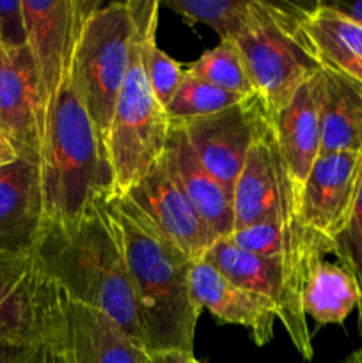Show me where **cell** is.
<instances>
[{
    "mask_svg": "<svg viewBox=\"0 0 362 363\" xmlns=\"http://www.w3.org/2000/svg\"><path fill=\"white\" fill-rule=\"evenodd\" d=\"M187 354L183 353H160V354H148L146 363H183V358Z\"/></svg>",
    "mask_w": 362,
    "mask_h": 363,
    "instance_id": "obj_31",
    "label": "cell"
},
{
    "mask_svg": "<svg viewBox=\"0 0 362 363\" xmlns=\"http://www.w3.org/2000/svg\"><path fill=\"white\" fill-rule=\"evenodd\" d=\"M362 177V152L319 155L302 188V222L334 240L346 227Z\"/></svg>",
    "mask_w": 362,
    "mask_h": 363,
    "instance_id": "obj_14",
    "label": "cell"
},
{
    "mask_svg": "<svg viewBox=\"0 0 362 363\" xmlns=\"http://www.w3.org/2000/svg\"><path fill=\"white\" fill-rule=\"evenodd\" d=\"M170 119L153 94L141 57L137 25L130 66L117 96L109 133V158L116 195H124L163 156Z\"/></svg>",
    "mask_w": 362,
    "mask_h": 363,
    "instance_id": "obj_6",
    "label": "cell"
},
{
    "mask_svg": "<svg viewBox=\"0 0 362 363\" xmlns=\"http://www.w3.org/2000/svg\"><path fill=\"white\" fill-rule=\"evenodd\" d=\"M183 363H204V362L197 360V358H195V354H187V357L183 358Z\"/></svg>",
    "mask_w": 362,
    "mask_h": 363,
    "instance_id": "obj_34",
    "label": "cell"
},
{
    "mask_svg": "<svg viewBox=\"0 0 362 363\" xmlns=\"http://www.w3.org/2000/svg\"><path fill=\"white\" fill-rule=\"evenodd\" d=\"M170 11L185 23H204L219 34L220 41H234L270 23L286 9L287 2L266 0H170Z\"/></svg>",
    "mask_w": 362,
    "mask_h": 363,
    "instance_id": "obj_22",
    "label": "cell"
},
{
    "mask_svg": "<svg viewBox=\"0 0 362 363\" xmlns=\"http://www.w3.org/2000/svg\"><path fill=\"white\" fill-rule=\"evenodd\" d=\"M302 307L318 325H341L358 307V287L341 262L316 257L305 272Z\"/></svg>",
    "mask_w": 362,
    "mask_h": 363,
    "instance_id": "obj_23",
    "label": "cell"
},
{
    "mask_svg": "<svg viewBox=\"0 0 362 363\" xmlns=\"http://www.w3.org/2000/svg\"><path fill=\"white\" fill-rule=\"evenodd\" d=\"M167 170L194 204L219 240L231 236L234 229L233 197L219 179L202 165L197 152L177 123L170 121L165 151L162 156Z\"/></svg>",
    "mask_w": 362,
    "mask_h": 363,
    "instance_id": "obj_16",
    "label": "cell"
},
{
    "mask_svg": "<svg viewBox=\"0 0 362 363\" xmlns=\"http://www.w3.org/2000/svg\"><path fill=\"white\" fill-rule=\"evenodd\" d=\"M43 222L38 165L16 160L0 169V254L34 252Z\"/></svg>",
    "mask_w": 362,
    "mask_h": 363,
    "instance_id": "obj_18",
    "label": "cell"
},
{
    "mask_svg": "<svg viewBox=\"0 0 362 363\" xmlns=\"http://www.w3.org/2000/svg\"><path fill=\"white\" fill-rule=\"evenodd\" d=\"M45 106L34 60L28 48L0 45V131L16 149L18 158L39 163Z\"/></svg>",
    "mask_w": 362,
    "mask_h": 363,
    "instance_id": "obj_13",
    "label": "cell"
},
{
    "mask_svg": "<svg viewBox=\"0 0 362 363\" xmlns=\"http://www.w3.org/2000/svg\"><path fill=\"white\" fill-rule=\"evenodd\" d=\"M319 92L322 71L309 78L280 110L273 121L277 144L286 169L297 186L304 188L305 179L319 156L322 130H319Z\"/></svg>",
    "mask_w": 362,
    "mask_h": 363,
    "instance_id": "obj_19",
    "label": "cell"
},
{
    "mask_svg": "<svg viewBox=\"0 0 362 363\" xmlns=\"http://www.w3.org/2000/svg\"><path fill=\"white\" fill-rule=\"evenodd\" d=\"M332 255L351 273L358 287V330L362 333V177L346 227L332 240Z\"/></svg>",
    "mask_w": 362,
    "mask_h": 363,
    "instance_id": "obj_26",
    "label": "cell"
},
{
    "mask_svg": "<svg viewBox=\"0 0 362 363\" xmlns=\"http://www.w3.org/2000/svg\"><path fill=\"white\" fill-rule=\"evenodd\" d=\"M16 160H20L18 158L16 149L13 147V144H11L9 140H7L6 135L0 131V169L11 165V163H14Z\"/></svg>",
    "mask_w": 362,
    "mask_h": 363,
    "instance_id": "obj_30",
    "label": "cell"
},
{
    "mask_svg": "<svg viewBox=\"0 0 362 363\" xmlns=\"http://www.w3.org/2000/svg\"><path fill=\"white\" fill-rule=\"evenodd\" d=\"M325 4L330 9L337 11V13L344 14L350 20L357 21V23L362 25V0H357V2H344V0H327Z\"/></svg>",
    "mask_w": 362,
    "mask_h": 363,
    "instance_id": "obj_29",
    "label": "cell"
},
{
    "mask_svg": "<svg viewBox=\"0 0 362 363\" xmlns=\"http://www.w3.org/2000/svg\"><path fill=\"white\" fill-rule=\"evenodd\" d=\"M263 113L265 106L261 99L251 96L222 112L172 123L180 124L202 165L233 197L234 184L241 172L245 156L254 142Z\"/></svg>",
    "mask_w": 362,
    "mask_h": 363,
    "instance_id": "obj_11",
    "label": "cell"
},
{
    "mask_svg": "<svg viewBox=\"0 0 362 363\" xmlns=\"http://www.w3.org/2000/svg\"><path fill=\"white\" fill-rule=\"evenodd\" d=\"M59 342H50V344L0 342V363H53V354H55V347Z\"/></svg>",
    "mask_w": 362,
    "mask_h": 363,
    "instance_id": "obj_28",
    "label": "cell"
},
{
    "mask_svg": "<svg viewBox=\"0 0 362 363\" xmlns=\"http://www.w3.org/2000/svg\"><path fill=\"white\" fill-rule=\"evenodd\" d=\"M302 191L290 176L268 113L259 119L254 142L233 190L234 229L240 230L273 216L302 218Z\"/></svg>",
    "mask_w": 362,
    "mask_h": 363,
    "instance_id": "obj_9",
    "label": "cell"
},
{
    "mask_svg": "<svg viewBox=\"0 0 362 363\" xmlns=\"http://www.w3.org/2000/svg\"><path fill=\"white\" fill-rule=\"evenodd\" d=\"M319 155L362 152V84L322 67Z\"/></svg>",
    "mask_w": 362,
    "mask_h": 363,
    "instance_id": "obj_20",
    "label": "cell"
},
{
    "mask_svg": "<svg viewBox=\"0 0 362 363\" xmlns=\"http://www.w3.org/2000/svg\"><path fill=\"white\" fill-rule=\"evenodd\" d=\"M202 261L209 262L241 289L272 301L277 308V319L295 350L302 358L312 360L314 347L307 315L302 307V289L283 257L251 254L222 238L209 248Z\"/></svg>",
    "mask_w": 362,
    "mask_h": 363,
    "instance_id": "obj_8",
    "label": "cell"
},
{
    "mask_svg": "<svg viewBox=\"0 0 362 363\" xmlns=\"http://www.w3.org/2000/svg\"><path fill=\"white\" fill-rule=\"evenodd\" d=\"M99 6L98 0H21L27 48L34 60L45 113L73 71L82 30Z\"/></svg>",
    "mask_w": 362,
    "mask_h": 363,
    "instance_id": "obj_10",
    "label": "cell"
},
{
    "mask_svg": "<svg viewBox=\"0 0 362 363\" xmlns=\"http://www.w3.org/2000/svg\"><path fill=\"white\" fill-rule=\"evenodd\" d=\"M34 254L67 300L105 314L146 351L130 273L102 206L77 220L41 222Z\"/></svg>",
    "mask_w": 362,
    "mask_h": 363,
    "instance_id": "obj_2",
    "label": "cell"
},
{
    "mask_svg": "<svg viewBox=\"0 0 362 363\" xmlns=\"http://www.w3.org/2000/svg\"><path fill=\"white\" fill-rule=\"evenodd\" d=\"M124 195L190 261H202L209 248L219 241L172 179L162 158Z\"/></svg>",
    "mask_w": 362,
    "mask_h": 363,
    "instance_id": "obj_12",
    "label": "cell"
},
{
    "mask_svg": "<svg viewBox=\"0 0 362 363\" xmlns=\"http://www.w3.org/2000/svg\"><path fill=\"white\" fill-rule=\"evenodd\" d=\"M311 7L312 4L287 2L279 18L233 41L270 119H275L295 92L323 67L304 30Z\"/></svg>",
    "mask_w": 362,
    "mask_h": 363,
    "instance_id": "obj_5",
    "label": "cell"
},
{
    "mask_svg": "<svg viewBox=\"0 0 362 363\" xmlns=\"http://www.w3.org/2000/svg\"><path fill=\"white\" fill-rule=\"evenodd\" d=\"M130 273L148 354H194L201 305L192 289L194 261L174 247L126 197L102 206Z\"/></svg>",
    "mask_w": 362,
    "mask_h": 363,
    "instance_id": "obj_1",
    "label": "cell"
},
{
    "mask_svg": "<svg viewBox=\"0 0 362 363\" xmlns=\"http://www.w3.org/2000/svg\"><path fill=\"white\" fill-rule=\"evenodd\" d=\"M0 45L7 50L27 46L21 0H0Z\"/></svg>",
    "mask_w": 362,
    "mask_h": 363,
    "instance_id": "obj_27",
    "label": "cell"
},
{
    "mask_svg": "<svg viewBox=\"0 0 362 363\" xmlns=\"http://www.w3.org/2000/svg\"><path fill=\"white\" fill-rule=\"evenodd\" d=\"M64 325V293L34 252L0 254V342H59Z\"/></svg>",
    "mask_w": 362,
    "mask_h": 363,
    "instance_id": "obj_7",
    "label": "cell"
},
{
    "mask_svg": "<svg viewBox=\"0 0 362 363\" xmlns=\"http://www.w3.org/2000/svg\"><path fill=\"white\" fill-rule=\"evenodd\" d=\"M185 71L222 91L240 96H256L247 64L240 48L233 41H220L215 48L202 53Z\"/></svg>",
    "mask_w": 362,
    "mask_h": 363,
    "instance_id": "obj_24",
    "label": "cell"
},
{
    "mask_svg": "<svg viewBox=\"0 0 362 363\" xmlns=\"http://www.w3.org/2000/svg\"><path fill=\"white\" fill-rule=\"evenodd\" d=\"M133 34L131 0L99 6L85 23L75 55L73 82L106 155L114 108L130 66Z\"/></svg>",
    "mask_w": 362,
    "mask_h": 363,
    "instance_id": "obj_4",
    "label": "cell"
},
{
    "mask_svg": "<svg viewBox=\"0 0 362 363\" xmlns=\"http://www.w3.org/2000/svg\"><path fill=\"white\" fill-rule=\"evenodd\" d=\"M247 98H251V96H240L222 91V89L185 71L180 87L167 105L165 112L170 121L197 119V117L212 116V113L231 108V106L238 105Z\"/></svg>",
    "mask_w": 362,
    "mask_h": 363,
    "instance_id": "obj_25",
    "label": "cell"
},
{
    "mask_svg": "<svg viewBox=\"0 0 362 363\" xmlns=\"http://www.w3.org/2000/svg\"><path fill=\"white\" fill-rule=\"evenodd\" d=\"M64 363H146L148 353L105 314L64 296Z\"/></svg>",
    "mask_w": 362,
    "mask_h": 363,
    "instance_id": "obj_17",
    "label": "cell"
},
{
    "mask_svg": "<svg viewBox=\"0 0 362 363\" xmlns=\"http://www.w3.org/2000/svg\"><path fill=\"white\" fill-rule=\"evenodd\" d=\"M304 30L323 67L362 84L361 23L330 9L323 2H314L304 18Z\"/></svg>",
    "mask_w": 362,
    "mask_h": 363,
    "instance_id": "obj_21",
    "label": "cell"
},
{
    "mask_svg": "<svg viewBox=\"0 0 362 363\" xmlns=\"http://www.w3.org/2000/svg\"><path fill=\"white\" fill-rule=\"evenodd\" d=\"M43 222L77 220L116 197L110 158L73 82V71L45 113L39 152Z\"/></svg>",
    "mask_w": 362,
    "mask_h": 363,
    "instance_id": "obj_3",
    "label": "cell"
},
{
    "mask_svg": "<svg viewBox=\"0 0 362 363\" xmlns=\"http://www.w3.org/2000/svg\"><path fill=\"white\" fill-rule=\"evenodd\" d=\"M344 363H362V347H361V350L353 351V353H351L350 357L344 360Z\"/></svg>",
    "mask_w": 362,
    "mask_h": 363,
    "instance_id": "obj_32",
    "label": "cell"
},
{
    "mask_svg": "<svg viewBox=\"0 0 362 363\" xmlns=\"http://www.w3.org/2000/svg\"><path fill=\"white\" fill-rule=\"evenodd\" d=\"M192 289L201 308H206L216 321L243 326L259 347L272 342L277 321L272 301L238 287L206 261L192 266Z\"/></svg>",
    "mask_w": 362,
    "mask_h": 363,
    "instance_id": "obj_15",
    "label": "cell"
},
{
    "mask_svg": "<svg viewBox=\"0 0 362 363\" xmlns=\"http://www.w3.org/2000/svg\"><path fill=\"white\" fill-rule=\"evenodd\" d=\"M53 363H64L62 354H60V342L57 344V347H55V354H53Z\"/></svg>",
    "mask_w": 362,
    "mask_h": 363,
    "instance_id": "obj_33",
    "label": "cell"
}]
</instances>
